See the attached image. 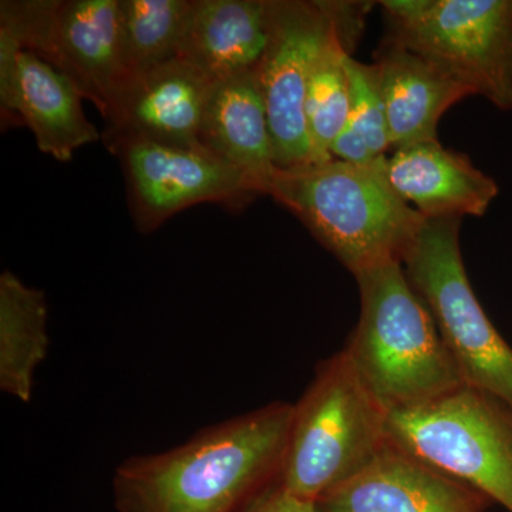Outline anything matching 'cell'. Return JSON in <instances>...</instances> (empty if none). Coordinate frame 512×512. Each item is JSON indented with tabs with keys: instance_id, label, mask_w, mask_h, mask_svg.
<instances>
[{
	"instance_id": "6da1fadb",
	"label": "cell",
	"mask_w": 512,
	"mask_h": 512,
	"mask_svg": "<svg viewBox=\"0 0 512 512\" xmlns=\"http://www.w3.org/2000/svg\"><path fill=\"white\" fill-rule=\"evenodd\" d=\"M293 404L271 403L232 417L163 453L116 468L119 512H238L275 483L284 466Z\"/></svg>"
},
{
	"instance_id": "7a4b0ae2",
	"label": "cell",
	"mask_w": 512,
	"mask_h": 512,
	"mask_svg": "<svg viewBox=\"0 0 512 512\" xmlns=\"http://www.w3.org/2000/svg\"><path fill=\"white\" fill-rule=\"evenodd\" d=\"M387 158V157H386ZM386 158L373 165L333 160L278 168L266 195L288 208L353 275L402 262L426 218L397 195Z\"/></svg>"
},
{
	"instance_id": "3957f363",
	"label": "cell",
	"mask_w": 512,
	"mask_h": 512,
	"mask_svg": "<svg viewBox=\"0 0 512 512\" xmlns=\"http://www.w3.org/2000/svg\"><path fill=\"white\" fill-rule=\"evenodd\" d=\"M355 278L360 318L343 350L387 412L431 402L466 384L402 262Z\"/></svg>"
},
{
	"instance_id": "277c9868",
	"label": "cell",
	"mask_w": 512,
	"mask_h": 512,
	"mask_svg": "<svg viewBox=\"0 0 512 512\" xmlns=\"http://www.w3.org/2000/svg\"><path fill=\"white\" fill-rule=\"evenodd\" d=\"M387 414L345 350L323 360L293 404L279 484L293 497L315 503L357 476L389 441Z\"/></svg>"
},
{
	"instance_id": "5b68a950",
	"label": "cell",
	"mask_w": 512,
	"mask_h": 512,
	"mask_svg": "<svg viewBox=\"0 0 512 512\" xmlns=\"http://www.w3.org/2000/svg\"><path fill=\"white\" fill-rule=\"evenodd\" d=\"M387 439L421 463L512 512V409L464 384L387 414Z\"/></svg>"
},
{
	"instance_id": "8992f818",
	"label": "cell",
	"mask_w": 512,
	"mask_h": 512,
	"mask_svg": "<svg viewBox=\"0 0 512 512\" xmlns=\"http://www.w3.org/2000/svg\"><path fill=\"white\" fill-rule=\"evenodd\" d=\"M389 39L512 110V0H386Z\"/></svg>"
},
{
	"instance_id": "52a82bcc",
	"label": "cell",
	"mask_w": 512,
	"mask_h": 512,
	"mask_svg": "<svg viewBox=\"0 0 512 512\" xmlns=\"http://www.w3.org/2000/svg\"><path fill=\"white\" fill-rule=\"evenodd\" d=\"M460 231L458 218L424 220L403 256V271L433 316L464 382L512 409V348L471 288Z\"/></svg>"
},
{
	"instance_id": "ba28073f",
	"label": "cell",
	"mask_w": 512,
	"mask_h": 512,
	"mask_svg": "<svg viewBox=\"0 0 512 512\" xmlns=\"http://www.w3.org/2000/svg\"><path fill=\"white\" fill-rule=\"evenodd\" d=\"M372 6L336 0H272L271 39L256 76L265 100L276 167L289 170L318 164L305 117L313 64L338 33L359 43Z\"/></svg>"
},
{
	"instance_id": "9c48e42d",
	"label": "cell",
	"mask_w": 512,
	"mask_h": 512,
	"mask_svg": "<svg viewBox=\"0 0 512 512\" xmlns=\"http://www.w3.org/2000/svg\"><path fill=\"white\" fill-rule=\"evenodd\" d=\"M0 30L69 77L104 119L126 90L119 0H3Z\"/></svg>"
},
{
	"instance_id": "30bf717a",
	"label": "cell",
	"mask_w": 512,
	"mask_h": 512,
	"mask_svg": "<svg viewBox=\"0 0 512 512\" xmlns=\"http://www.w3.org/2000/svg\"><path fill=\"white\" fill-rule=\"evenodd\" d=\"M111 153L119 157L131 217L141 234L194 205L215 202L241 210L261 195L244 174L202 148L127 141Z\"/></svg>"
},
{
	"instance_id": "8fae6325",
	"label": "cell",
	"mask_w": 512,
	"mask_h": 512,
	"mask_svg": "<svg viewBox=\"0 0 512 512\" xmlns=\"http://www.w3.org/2000/svg\"><path fill=\"white\" fill-rule=\"evenodd\" d=\"M212 84L184 59L157 67L131 84L111 107L104 144L110 151L127 141L202 148L200 131Z\"/></svg>"
},
{
	"instance_id": "7c38bea8",
	"label": "cell",
	"mask_w": 512,
	"mask_h": 512,
	"mask_svg": "<svg viewBox=\"0 0 512 512\" xmlns=\"http://www.w3.org/2000/svg\"><path fill=\"white\" fill-rule=\"evenodd\" d=\"M313 504L316 512H484L493 501L387 441L365 470Z\"/></svg>"
},
{
	"instance_id": "4fadbf2b",
	"label": "cell",
	"mask_w": 512,
	"mask_h": 512,
	"mask_svg": "<svg viewBox=\"0 0 512 512\" xmlns=\"http://www.w3.org/2000/svg\"><path fill=\"white\" fill-rule=\"evenodd\" d=\"M394 191L426 220L483 217L498 195V184L470 158L440 141L397 148L386 158Z\"/></svg>"
},
{
	"instance_id": "5bb4252c",
	"label": "cell",
	"mask_w": 512,
	"mask_h": 512,
	"mask_svg": "<svg viewBox=\"0 0 512 512\" xmlns=\"http://www.w3.org/2000/svg\"><path fill=\"white\" fill-rule=\"evenodd\" d=\"M271 25L272 0H191L180 59L212 83L256 73Z\"/></svg>"
},
{
	"instance_id": "9a60e30c",
	"label": "cell",
	"mask_w": 512,
	"mask_h": 512,
	"mask_svg": "<svg viewBox=\"0 0 512 512\" xmlns=\"http://www.w3.org/2000/svg\"><path fill=\"white\" fill-rule=\"evenodd\" d=\"M375 64L394 150L439 140L441 117L471 96L466 87L389 37L377 50Z\"/></svg>"
},
{
	"instance_id": "2e32d148",
	"label": "cell",
	"mask_w": 512,
	"mask_h": 512,
	"mask_svg": "<svg viewBox=\"0 0 512 512\" xmlns=\"http://www.w3.org/2000/svg\"><path fill=\"white\" fill-rule=\"evenodd\" d=\"M200 144L255 185L259 194L278 170L268 114L256 73L212 84Z\"/></svg>"
},
{
	"instance_id": "e0dca14e",
	"label": "cell",
	"mask_w": 512,
	"mask_h": 512,
	"mask_svg": "<svg viewBox=\"0 0 512 512\" xmlns=\"http://www.w3.org/2000/svg\"><path fill=\"white\" fill-rule=\"evenodd\" d=\"M84 96L76 84L29 50L19 55L12 109L6 121L25 124L35 134L37 148L60 163L101 136L84 114Z\"/></svg>"
},
{
	"instance_id": "ac0fdd59",
	"label": "cell",
	"mask_w": 512,
	"mask_h": 512,
	"mask_svg": "<svg viewBox=\"0 0 512 512\" xmlns=\"http://www.w3.org/2000/svg\"><path fill=\"white\" fill-rule=\"evenodd\" d=\"M49 352L45 292L13 272L0 275V390L30 403L37 367Z\"/></svg>"
},
{
	"instance_id": "d6986e66",
	"label": "cell",
	"mask_w": 512,
	"mask_h": 512,
	"mask_svg": "<svg viewBox=\"0 0 512 512\" xmlns=\"http://www.w3.org/2000/svg\"><path fill=\"white\" fill-rule=\"evenodd\" d=\"M190 10L191 0H119L126 90L157 67L180 59Z\"/></svg>"
},
{
	"instance_id": "ffe728a7",
	"label": "cell",
	"mask_w": 512,
	"mask_h": 512,
	"mask_svg": "<svg viewBox=\"0 0 512 512\" xmlns=\"http://www.w3.org/2000/svg\"><path fill=\"white\" fill-rule=\"evenodd\" d=\"M357 42L338 33L323 47L313 64L306 89L305 117L318 164L333 160L330 146L350 117L349 77L345 57Z\"/></svg>"
},
{
	"instance_id": "44dd1931",
	"label": "cell",
	"mask_w": 512,
	"mask_h": 512,
	"mask_svg": "<svg viewBox=\"0 0 512 512\" xmlns=\"http://www.w3.org/2000/svg\"><path fill=\"white\" fill-rule=\"evenodd\" d=\"M345 66L350 89L349 121L365 136L377 158L386 157L390 138L379 70L375 63H360L350 55L345 57Z\"/></svg>"
},
{
	"instance_id": "7402d4cb",
	"label": "cell",
	"mask_w": 512,
	"mask_h": 512,
	"mask_svg": "<svg viewBox=\"0 0 512 512\" xmlns=\"http://www.w3.org/2000/svg\"><path fill=\"white\" fill-rule=\"evenodd\" d=\"M330 156L343 163L355 165H373L386 158H377L373 154L365 136L349 120L330 146Z\"/></svg>"
},
{
	"instance_id": "603a6c76",
	"label": "cell",
	"mask_w": 512,
	"mask_h": 512,
	"mask_svg": "<svg viewBox=\"0 0 512 512\" xmlns=\"http://www.w3.org/2000/svg\"><path fill=\"white\" fill-rule=\"evenodd\" d=\"M238 512H316L315 504L293 497L279 484L268 485Z\"/></svg>"
}]
</instances>
